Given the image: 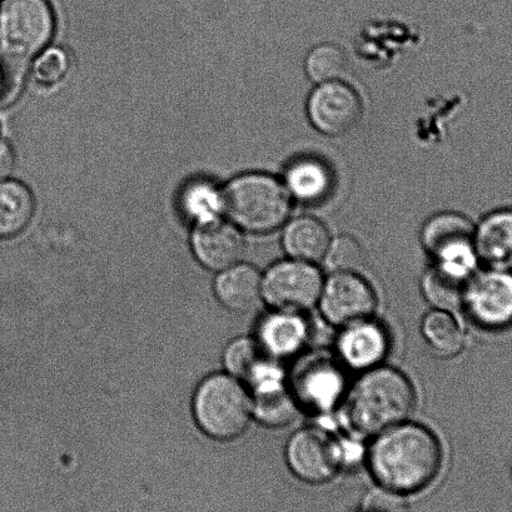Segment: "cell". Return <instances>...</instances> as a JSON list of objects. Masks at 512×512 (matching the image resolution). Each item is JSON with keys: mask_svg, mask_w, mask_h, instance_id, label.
<instances>
[{"mask_svg": "<svg viewBox=\"0 0 512 512\" xmlns=\"http://www.w3.org/2000/svg\"><path fill=\"white\" fill-rule=\"evenodd\" d=\"M365 460L381 489L415 494L440 474L444 451L434 432L405 421L374 436Z\"/></svg>", "mask_w": 512, "mask_h": 512, "instance_id": "cell-1", "label": "cell"}, {"mask_svg": "<svg viewBox=\"0 0 512 512\" xmlns=\"http://www.w3.org/2000/svg\"><path fill=\"white\" fill-rule=\"evenodd\" d=\"M415 405V387L409 377L384 365L362 372L344 401L351 429L372 437L409 420Z\"/></svg>", "mask_w": 512, "mask_h": 512, "instance_id": "cell-2", "label": "cell"}, {"mask_svg": "<svg viewBox=\"0 0 512 512\" xmlns=\"http://www.w3.org/2000/svg\"><path fill=\"white\" fill-rule=\"evenodd\" d=\"M223 213L242 232L268 235L282 230L295 203L280 177L252 172L233 178L223 188Z\"/></svg>", "mask_w": 512, "mask_h": 512, "instance_id": "cell-3", "label": "cell"}, {"mask_svg": "<svg viewBox=\"0 0 512 512\" xmlns=\"http://www.w3.org/2000/svg\"><path fill=\"white\" fill-rule=\"evenodd\" d=\"M193 412L198 426L212 439H237L253 419L251 392L230 374L212 375L198 387Z\"/></svg>", "mask_w": 512, "mask_h": 512, "instance_id": "cell-4", "label": "cell"}, {"mask_svg": "<svg viewBox=\"0 0 512 512\" xmlns=\"http://www.w3.org/2000/svg\"><path fill=\"white\" fill-rule=\"evenodd\" d=\"M474 232V223L461 213H436L421 228V246L430 256L431 265L469 278L479 263Z\"/></svg>", "mask_w": 512, "mask_h": 512, "instance_id": "cell-5", "label": "cell"}, {"mask_svg": "<svg viewBox=\"0 0 512 512\" xmlns=\"http://www.w3.org/2000/svg\"><path fill=\"white\" fill-rule=\"evenodd\" d=\"M53 32L48 0H0V52L27 62L47 46Z\"/></svg>", "mask_w": 512, "mask_h": 512, "instance_id": "cell-6", "label": "cell"}, {"mask_svg": "<svg viewBox=\"0 0 512 512\" xmlns=\"http://www.w3.org/2000/svg\"><path fill=\"white\" fill-rule=\"evenodd\" d=\"M323 281L317 265L287 257L262 273V301L272 310L303 313L317 306Z\"/></svg>", "mask_w": 512, "mask_h": 512, "instance_id": "cell-7", "label": "cell"}, {"mask_svg": "<svg viewBox=\"0 0 512 512\" xmlns=\"http://www.w3.org/2000/svg\"><path fill=\"white\" fill-rule=\"evenodd\" d=\"M285 460L298 480L310 485L326 484L344 467L342 442L321 427H302L287 440Z\"/></svg>", "mask_w": 512, "mask_h": 512, "instance_id": "cell-8", "label": "cell"}, {"mask_svg": "<svg viewBox=\"0 0 512 512\" xmlns=\"http://www.w3.org/2000/svg\"><path fill=\"white\" fill-rule=\"evenodd\" d=\"M364 101L351 84H315L306 101V116L315 131L328 138L347 136L364 117Z\"/></svg>", "mask_w": 512, "mask_h": 512, "instance_id": "cell-9", "label": "cell"}, {"mask_svg": "<svg viewBox=\"0 0 512 512\" xmlns=\"http://www.w3.org/2000/svg\"><path fill=\"white\" fill-rule=\"evenodd\" d=\"M377 302L375 288L359 272H331L317 307L326 322L342 328L374 317Z\"/></svg>", "mask_w": 512, "mask_h": 512, "instance_id": "cell-10", "label": "cell"}, {"mask_svg": "<svg viewBox=\"0 0 512 512\" xmlns=\"http://www.w3.org/2000/svg\"><path fill=\"white\" fill-rule=\"evenodd\" d=\"M462 310L474 325L501 330L512 325V272H475L467 281Z\"/></svg>", "mask_w": 512, "mask_h": 512, "instance_id": "cell-11", "label": "cell"}, {"mask_svg": "<svg viewBox=\"0 0 512 512\" xmlns=\"http://www.w3.org/2000/svg\"><path fill=\"white\" fill-rule=\"evenodd\" d=\"M341 366L326 357H313L300 366L290 387L301 410L325 412L335 407L345 392Z\"/></svg>", "mask_w": 512, "mask_h": 512, "instance_id": "cell-12", "label": "cell"}, {"mask_svg": "<svg viewBox=\"0 0 512 512\" xmlns=\"http://www.w3.org/2000/svg\"><path fill=\"white\" fill-rule=\"evenodd\" d=\"M390 349L389 333L374 317L342 327L336 342L341 365L360 372L384 364Z\"/></svg>", "mask_w": 512, "mask_h": 512, "instance_id": "cell-13", "label": "cell"}, {"mask_svg": "<svg viewBox=\"0 0 512 512\" xmlns=\"http://www.w3.org/2000/svg\"><path fill=\"white\" fill-rule=\"evenodd\" d=\"M280 178L293 203L307 207L330 200L336 186L330 163L315 154H300L290 159Z\"/></svg>", "mask_w": 512, "mask_h": 512, "instance_id": "cell-14", "label": "cell"}, {"mask_svg": "<svg viewBox=\"0 0 512 512\" xmlns=\"http://www.w3.org/2000/svg\"><path fill=\"white\" fill-rule=\"evenodd\" d=\"M192 250L202 266L222 272L242 262L246 243L241 230L216 218L198 223L192 235Z\"/></svg>", "mask_w": 512, "mask_h": 512, "instance_id": "cell-15", "label": "cell"}, {"mask_svg": "<svg viewBox=\"0 0 512 512\" xmlns=\"http://www.w3.org/2000/svg\"><path fill=\"white\" fill-rule=\"evenodd\" d=\"M310 328L302 313L272 310L257 326L256 340L273 359H288L307 344Z\"/></svg>", "mask_w": 512, "mask_h": 512, "instance_id": "cell-16", "label": "cell"}, {"mask_svg": "<svg viewBox=\"0 0 512 512\" xmlns=\"http://www.w3.org/2000/svg\"><path fill=\"white\" fill-rule=\"evenodd\" d=\"M477 260L491 270L512 272V210H497L475 225Z\"/></svg>", "mask_w": 512, "mask_h": 512, "instance_id": "cell-17", "label": "cell"}, {"mask_svg": "<svg viewBox=\"0 0 512 512\" xmlns=\"http://www.w3.org/2000/svg\"><path fill=\"white\" fill-rule=\"evenodd\" d=\"M281 231V246L288 258L313 265L325 260L333 237L325 223L318 218L291 217Z\"/></svg>", "mask_w": 512, "mask_h": 512, "instance_id": "cell-18", "label": "cell"}, {"mask_svg": "<svg viewBox=\"0 0 512 512\" xmlns=\"http://www.w3.org/2000/svg\"><path fill=\"white\" fill-rule=\"evenodd\" d=\"M228 374L251 387L283 377L278 361L267 354L255 337L232 341L225 352Z\"/></svg>", "mask_w": 512, "mask_h": 512, "instance_id": "cell-19", "label": "cell"}, {"mask_svg": "<svg viewBox=\"0 0 512 512\" xmlns=\"http://www.w3.org/2000/svg\"><path fill=\"white\" fill-rule=\"evenodd\" d=\"M253 419L271 429L291 424L300 414V405L285 379H273L251 387Z\"/></svg>", "mask_w": 512, "mask_h": 512, "instance_id": "cell-20", "label": "cell"}, {"mask_svg": "<svg viewBox=\"0 0 512 512\" xmlns=\"http://www.w3.org/2000/svg\"><path fill=\"white\" fill-rule=\"evenodd\" d=\"M220 273L216 296L228 310L250 312L262 301V273L255 266L240 262Z\"/></svg>", "mask_w": 512, "mask_h": 512, "instance_id": "cell-21", "label": "cell"}, {"mask_svg": "<svg viewBox=\"0 0 512 512\" xmlns=\"http://www.w3.org/2000/svg\"><path fill=\"white\" fill-rule=\"evenodd\" d=\"M36 201L21 182L0 181V240L16 237L32 222Z\"/></svg>", "mask_w": 512, "mask_h": 512, "instance_id": "cell-22", "label": "cell"}, {"mask_svg": "<svg viewBox=\"0 0 512 512\" xmlns=\"http://www.w3.org/2000/svg\"><path fill=\"white\" fill-rule=\"evenodd\" d=\"M421 335L426 345L442 359L459 356L465 347V332L454 313L431 310L421 322Z\"/></svg>", "mask_w": 512, "mask_h": 512, "instance_id": "cell-23", "label": "cell"}, {"mask_svg": "<svg viewBox=\"0 0 512 512\" xmlns=\"http://www.w3.org/2000/svg\"><path fill=\"white\" fill-rule=\"evenodd\" d=\"M467 281V277L431 265L422 277V295L436 310L454 313L462 307Z\"/></svg>", "mask_w": 512, "mask_h": 512, "instance_id": "cell-24", "label": "cell"}, {"mask_svg": "<svg viewBox=\"0 0 512 512\" xmlns=\"http://www.w3.org/2000/svg\"><path fill=\"white\" fill-rule=\"evenodd\" d=\"M303 69L315 84L341 81L349 69V59L344 49L336 44L321 43L308 51Z\"/></svg>", "mask_w": 512, "mask_h": 512, "instance_id": "cell-25", "label": "cell"}, {"mask_svg": "<svg viewBox=\"0 0 512 512\" xmlns=\"http://www.w3.org/2000/svg\"><path fill=\"white\" fill-rule=\"evenodd\" d=\"M182 210L198 223L216 220L223 212L222 191L207 181L190 183L182 195Z\"/></svg>", "mask_w": 512, "mask_h": 512, "instance_id": "cell-26", "label": "cell"}, {"mask_svg": "<svg viewBox=\"0 0 512 512\" xmlns=\"http://www.w3.org/2000/svg\"><path fill=\"white\" fill-rule=\"evenodd\" d=\"M323 262L331 272H359L364 263V250L350 236L332 238Z\"/></svg>", "mask_w": 512, "mask_h": 512, "instance_id": "cell-27", "label": "cell"}, {"mask_svg": "<svg viewBox=\"0 0 512 512\" xmlns=\"http://www.w3.org/2000/svg\"><path fill=\"white\" fill-rule=\"evenodd\" d=\"M27 62L0 52V108L9 106L22 91Z\"/></svg>", "mask_w": 512, "mask_h": 512, "instance_id": "cell-28", "label": "cell"}, {"mask_svg": "<svg viewBox=\"0 0 512 512\" xmlns=\"http://www.w3.org/2000/svg\"><path fill=\"white\" fill-rule=\"evenodd\" d=\"M68 66L67 54L62 49L53 48L38 58L33 67V76L43 86H54L66 76Z\"/></svg>", "mask_w": 512, "mask_h": 512, "instance_id": "cell-29", "label": "cell"}, {"mask_svg": "<svg viewBox=\"0 0 512 512\" xmlns=\"http://www.w3.org/2000/svg\"><path fill=\"white\" fill-rule=\"evenodd\" d=\"M16 164V156L8 142L0 138V181L8 180Z\"/></svg>", "mask_w": 512, "mask_h": 512, "instance_id": "cell-30", "label": "cell"}]
</instances>
